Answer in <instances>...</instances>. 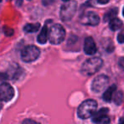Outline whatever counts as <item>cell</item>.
Returning a JSON list of instances; mask_svg holds the SVG:
<instances>
[{
	"instance_id": "1",
	"label": "cell",
	"mask_w": 124,
	"mask_h": 124,
	"mask_svg": "<svg viewBox=\"0 0 124 124\" xmlns=\"http://www.w3.org/2000/svg\"><path fill=\"white\" fill-rule=\"evenodd\" d=\"M103 66V60L99 57L88 59L82 66L81 72L84 76L90 77L95 74Z\"/></svg>"
},
{
	"instance_id": "2",
	"label": "cell",
	"mask_w": 124,
	"mask_h": 124,
	"mask_svg": "<svg viewBox=\"0 0 124 124\" xmlns=\"http://www.w3.org/2000/svg\"><path fill=\"white\" fill-rule=\"evenodd\" d=\"M97 102L94 100H87L78 106V116L80 119H88L94 114L97 110Z\"/></svg>"
},
{
	"instance_id": "3",
	"label": "cell",
	"mask_w": 124,
	"mask_h": 124,
	"mask_svg": "<svg viewBox=\"0 0 124 124\" xmlns=\"http://www.w3.org/2000/svg\"><path fill=\"white\" fill-rule=\"evenodd\" d=\"M78 4L76 1L69 0L65 3L60 8V20L63 21H69L74 17L75 14L77 12Z\"/></svg>"
},
{
	"instance_id": "4",
	"label": "cell",
	"mask_w": 124,
	"mask_h": 124,
	"mask_svg": "<svg viewBox=\"0 0 124 124\" xmlns=\"http://www.w3.org/2000/svg\"><path fill=\"white\" fill-rule=\"evenodd\" d=\"M66 36L65 28L60 24H54L51 26L48 38L52 44H60L63 42Z\"/></svg>"
},
{
	"instance_id": "5",
	"label": "cell",
	"mask_w": 124,
	"mask_h": 124,
	"mask_svg": "<svg viewBox=\"0 0 124 124\" xmlns=\"http://www.w3.org/2000/svg\"><path fill=\"white\" fill-rule=\"evenodd\" d=\"M21 60L24 62H30L35 61L37 59H38L40 55V50L38 47L34 45H28L26 46L21 51Z\"/></svg>"
},
{
	"instance_id": "6",
	"label": "cell",
	"mask_w": 124,
	"mask_h": 124,
	"mask_svg": "<svg viewBox=\"0 0 124 124\" xmlns=\"http://www.w3.org/2000/svg\"><path fill=\"white\" fill-rule=\"evenodd\" d=\"M109 78L105 75H99L93 79L91 85V89L93 93H100L107 88L109 84Z\"/></svg>"
},
{
	"instance_id": "7",
	"label": "cell",
	"mask_w": 124,
	"mask_h": 124,
	"mask_svg": "<svg viewBox=\"0 0 124 124\" xmlns=\"http://www.w3.org/2000/svg\"><path fill=\"white\" fill-rule=\"evenodd\" d=\"M15 95V90L9 83H3L0 84V100L3 101H9Z\"/></svg>"
},
{
	"instance_id": "8",
	"label": "cell",
	"mask_w": 124,
	"mask_h": 124,
	"mask_svg": "<svg viewBox=\"0 0 124 124\" xmlns=\"http://www.w3.org/2000/svg\"><path fill=\"white\" fill-rule=\"evenodd\" d=\"M100 16L98 14H96L93 11H88L82 16L81 21L83 24L87 25V26H94L100 23Z\"/></svg>"
},
{
	"instance_id": "9",
	"label": "cell",
	"mask_w": 124,
	"mask_h": 124,
	"mask_svg": "<svg viewBox=\"0 0 124 124\" xmlns=\"http://www.w3.org/2000/svg\"><path fill=\"white\" fill-rule=\"evenodd\" d=\"M83 50L85 54L88 55H93L97 52V47L94 43V40L91 37H88L84 40V45H83Z\"/></svg>"
},
{
	"instance_id": "10",
	"label": "cell",
	"mask_w": 124,
	"mask_h": 124,
	"mask_svg": "<svg viewBox=\"0 0 124 124\" xmlns=\"http://www.w3.org/2000/svg\"><path fill=\"white\" fill-rule=\"evenodd\" d=\"M48 29L47 25L43 26V29L41 30L39 35L38 36V43H39L40 44H44L46 43L47 40H48Z\"/></svg>"
},
{
	"instance_id": "11",
	"label": "cell",
	"mask_w": 124,
	"mask_h": 124,
	"mask_svg": "<svg viewBox=\"0 0 124 124\" xmlns=\"http://www.w3.org/2000/svg\"><path fill=\"white\" fill-rule=\"evenodd\" d=\"M116 89V86L115 84L111 85L110 87H109L105 91V93H103V100H105V102H110L112 100V97H113V94L115 93V90Z\"/></svg>"
},
{
	"instance_id": "12",
	"label": "cell",
	"mask_w": 124,
	"mask_h": 124,
	"mask_svg": "<svg viewBox=\"0 0 124 124\" xmlns=\"http://www.w3.org/2000/svg\"><path fill=\"white\" fill-rule=\"evenodd\" d=\"M109 22V27L110 28V30L113 31L120 30L122 27V21L118 18H113L110 21H108Z\"/></svg>"
},
{
	"instance_id": "13",
	"label": "cell",
	"mask_w": 124,
	"mask_h": 124,
	"mask_svg": "<svg viewBox=\"0 0 124 124\" xmlns=\"http://www.w3.org/2000/svg\"><path fill=\"white\" fill-rule=\"evenodd\" d=\"M95 113V112H94ZM109 113V109L108 108H102L100 109V110H98V111L96 112V113L94 114V116H93V119H92V121H93V122H95V123H97V122H98L100 119L103 118V117L106 116L107 115H108Z\"/></svg>"
},
{
	"instance_id": "14",
	"label": "cell",
	"mask_w": 124,
	"mask_h": 124,
	"mask_svg": "<svg viewBox=\"0 0 124 124\" xmlns=\"http://www.w3.org/2000/svg\"><path fill=\"white\" fill-rule=\"evenodd\" d=\"M40 28L39 23H30V24H26L24 26V31L27 33H33L38 31Z\"/></svg>"
},
{
	"instance_id": "15",
	"label": "cell",
	"mask_w": 124,
	"mask_h": 124,
	"mask_svg": "<svg viewBox=\"0 0 124 124\" xmlns=\"http://www.w3.org/2000/svg\"><path fill=\"white\" fill-rule=\"evenodd\" d=\"M117 13H118V9H117L116 8H113V9H110V10L107 11V12L105 14V16H104V18H103L104 21L108 22L109 21H110L111 19H113V18L116 17Z\"/></svg>"
},
{
	"instance_id": "16",
	"label": "cell",
	"mask_w": 124,
	"mask_h": 124,
	"mask_svg": "<svg viewBox=\"0 0 124 124\" xmlns=\"http://www.w3.org/2000/svg\"><path fill=\"white\" fill-rule=\"evenodd\" d=\"M122 97H123V94H122V91H119L116 93L115 98H114V102L116 105H120L122 103Z\"/></svg>"
},
{
	"instance_id": "17",
	"label": "cell",
	"mask_w": 124,
	"mask_h": 124,
	"mask_svg": "<svg viewBox=\"0 0 124 124\" xmlns=\"http://www.w3.org/2000/svg\"><path fill=\"white\" fill-rule=\"evenodd\" d=\"M4 32L7 37H10V36H12V35L14 34V30H13L12 28L6 27V26H5V27H4Z\"/></svg>"
},
{
	"instance_id": "18",
	"label": "cell",
	"mask_w": 124,
	"mask_h": 124,
	"mask_svg": "<svg viewBox=\"0 0 124 124\" xmlns=\"http://www.w3.org/2000/svg\"><path fill=\"white\" fill-rule=\"evenodd\" d=\"M117 41L119 43H123L124 42V36H123V31H121L117 36Z\"/></svg>"
},
{
	"instance_id": "19",
	"label": "cell",
	"mask_w": 124,
	"mask_h": 124,
	"mask_svg": "<svg viewBox=\"0 0 124 124\" xmlns=\"http://www.w3.org/2000/svg\"><path fill=\"white\" fill-rule=\"evenodd\" d=\"M110 122V118H109L108 116H105V117H103V118H101V119H100V120L97 122V123H109V122Z\"/></svg>"
},
{
	"instance_id": "20",
	"label": "cell",
	"mask_w": 124,
	"mask_h": 124,
	"mask_svg": "<svg viewBox=\"0 0 124 124\" xmlns=\"http://www.w3.org/2000/svg\"><path fill=\"white\" fill-rule=\"evenodd\" d=\"M7 79H9V76L7 73L0 72V82H4Z\"/></svg>"
},
{
	"instance_id": "21",
	"label": "cell",
	"mask_w": 124,
	"mask_h": 124,
	"mask_svg": "<svg viewBox=\"0 0 124 124\" xmlns=\"http://www.w3.org/2000/svg\"><path fill=\"white\" fill-rule=\"evenodd\" d=\"M109 1L110 0H96V2L100 4H106L109 3Z\"/></svg>"
},
{
	"instance_id": "22",
	"label": "cell",
	"mask_w": 124,
	"mask_h": 124,
	"mask_svg": "<svg viewBox=\"0 0 124 124\" xmlns=\"http://www.w3.org/2000/svg\"><path fill=\"white\" fill-rule=\"evenodd\" d=\"M37 123V122H35V121H32V120H25L24 122H23V123Z\"/></svg>"
},
{
	"instance_id": "23",
	"label": "cell",
	"mask_w": 124,
	"mask_h": 124,
	"mask_svg": "<svg viewBox=\"0 0 124 124\" xmlns=\"http://www.w3.org/2000/svg\"><path fill=\"white\" fill-rule=\"evenodd\" d=\"M123 58H121L120 59V62H119V63H120V66H121V67L122 68H123V66H122V65H123Z\"/></svg>"
},
{
	"instance_id": "24",
	"label": "cell",
	"mask_w": 124,
	"mask_h": 124,
	"mask_svg": "<svg viewBox=\"0 0 124 124\" xmlns=\"http://www.w3.org/2000/svg\"><path fill=\"white\" fill-rule=\"evenodd\" d=\"M2 107H3V105H2V104H1V102H0V110L2 109Z\"/></svg>"
},
{
	"instance_id": "25",
	"label": "cell",
	"mask_w": 124,
	"mask_h": 124,
	"mask_svg": "<svg viewBox=\"0 0 124 124\" xmlns=\"http://www.w3.org/2000/svg\"><path fill=\"white\" fill-rule=\"evenodd\" d=\"M62 1H64V2H67V1H69V0H62Z\"/></svg>"
},
{
	"instance_id": "26",
	"label": "cell",
	"mask_w": 124,
	"mask_h": 124,
	"mask_svg": "<svg viewBox=\"0 0 124 124\" xmlns=\"http://www.w3.org/2000/svg\"><path fill=\"white\" fill-rule=\"evenodd\" d=\"M1 2H2V0H0V3H1Z\"/></svg>"
}]
</instances>
